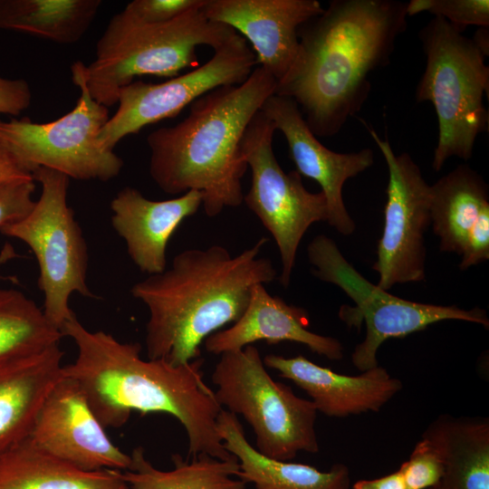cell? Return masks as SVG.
Returning <instances> with one entry per match:
<instances>
[{
  "instance_id": "obj_1",
  "label": "cell",
  "mask_w": 489,
  "mask_h": 489,
  "mask_svg": "<svg viewBox=\"0 0 489 489\" xmlns=\"http://www.w3.org/2000/svg\"><path fill=\"white\" fill-rule=\"evenodd\" d=\"M61 332L78 349L76 360L62 366V374L80 385L105 428L121 427L133 411L168 414L187 433V459L200 454L236 459L224 447L216 430L223 408L204 381V359L177 366L165 359L143 360L139 343L121 342L102 331H91L76 315Z\"/></svg>"
},
{
  "instance_id": "obj_2",
  "label": "cell",
  "mask_w": 489,
  "mask_h": 489,
  "mask_svg": "<svg viewBox=\"0 0 489 489\" xmlns=\"http://www.w3.org/2000/svg\"><path fill=\"white\" fill-rule=\"evenodd\" d=\"M407 17L401 1H331L299 27L297 58L275 94L296 102L316 137L337 134L367 101L369 74L390 62Z\"/></svg>"
},
{
  "instance_id": "obj_3",
  "label": "cell",
  "mask_w": 489,
  "mask_h": 489,
  "mask_svg": "<svg viewBox=\"0 0 489 489\" xmlns=\"http://www.w3.org/2000/svg\"><path fill=\"white\" fill-rule=\"evenodd\" d=\"M267 242L263 237L237 255L220 244L187 249L169 268L136 283L131 295L149 311L148 359L177 366L200 358L206 339L242 316L254 287L275 280L272 261L259 256Z\"/></svg>"
},
{
  "instance_id": "obj_4",
  "label": "cell",
  "mask_w": 489,
  "mask_h": 489,
  "mask_svg": "<svg viewBox=\"0 0 489 489\" xmlns=\"http://www.w3.org/2000/svg\"><path fill=\"white\" fill-rule=\"evenodd\" d=\"M276 86V80L259 66L243 83L218 87L197 99L180 122L152 131L147 143L149 174L157 186L170 195L201 192L210 217L239 206L248 169L242 139Z\"/></svg>"
},
{
  "instance_id": "obj_5",
  "label": "cell",
  "mask_w": 489,
  "mask_h": 489,
  "mask_svg": "<svg viewBox=\"0 0 489 489\" xmlns=\"http://www.w3.org/2000/svg\"><path fill=\"white\" fill-rule=\"evenodd\" d=\"M237 33L192 10L164 24L135 22L120 12L113 15L95 47V58L82 72L90 95L109 108L120 90L142 75L173 78L197 65V48L218 49Z\"/></svg>"
},
{
  "instance_id": "obj_6",
  "label": "cell",
  "mask_w": 489,
  "mask_h": 489,
  "mask_svg": "<svg viewBox=\"0 0 489 489\" xmlns=\"http://www.w3.org/2000/svg\"><path fill=\"white\" fill-rule=\"evenodd\" d=\"M464 30L435 16L419 32L427 58L417 101H430L438 120L432 167L438 172L451 157L472 158L476 138L488 128L483 98L489 92L488 54Z\"/></svg>"
},
{
  "instance_id": "obj_7",
  "label": "cell",
  "mask_w": 489,
  "mask_h": 489,
  "mask_svg": "<svg viewBox=\"0 0 489 489\" xmlns=\"http://www.w3.org/2000/svg\"><path fill=\"white\" fill-rule=\"evenodd\" d=\"M211 375L218 404L241 415L253 428L256 450L280 460L293 459L299 452L317 453V409L310 399L275 381L267 372L254 344L222 353Z\"/></svg>"
},
{
  "instance_id": "obj_8",
  "label": "cell",
  "mask_w": 489,
  "mask_h": 489,
  "mask_svg": "<svg viewBox=\"0 0 489 489\" xmlns=\"http://www.w3.org/2000/svg\"><path fill=\"white\" fill-rule=\"evenodd\" d=\"M33 176L42 187L39 198L27 215L2 225L0 233L24 243L34 254L43 314L61 331L75 315L71 296L77 292L95 297L87 283L88 246L67 202L70 178L45 168H37Z\"/></svg>"
},
{
  "instance_id": "obj_9",
  "label": "cell",
  "mask_w": 489,
  "mask_h": 489,
  "mask_svg": "<svg viewBox=\"0 0 489 489\" xmlns=\"http://www.w3.org/2000/svg\"><path fill=\"white\" fill-rule=\"evenodd\" d=\"M312 273L319 280L340 288L355 303L343 305L339 317L349 327L360 328L366 336L352 354L351 361L360 371L377 367V353L383 342L421 331L442 321L456 320L489 327L486 311L465 310L455 305L417 302L392 295L361 275L343 256L336 243L324 235H316L307 246Z\"/></svg>"
},
{
  "instance_id": "obj_10",
  "label": "cell",
  "mask_w": 489,
  "mask_h": 489,
  "mask_svg": "<svg viewBox=\"0 0 489 489\" xmlns=\"http://www.w3.org/2000/svg\"><path fill=\"white\" fill-rule=\"evenodd\" d=\"M82 62L71 67L72 82L81 91L72 110L44 123L25 117L0 120V142L33 174L45 168L72 179L106 182L120 173L124 163L99 142L101 129L110 118L109 108L90 95Z\"/></svg>"
},
{
  "instance_id": "obj_11",
  "label": "cell",
  "mask_w": 489,
  "mask_h": 489,
  "mask_svg": "<svg viewBox=\"0 0 489 489\" xmlns=\"http://www.w3.org/2000/svg\"><path fill=\"white\" fill-rule=\"evenodd\" d=\"M275 130L262 110L246 127L241 148L251 185L243 202L274 239L282 264L279 281L287 288L304 234L312 224L327 222L328 207L321 191H308L296 170L285 173L281 168L273 149Z\"/></svg>"
},
{
  "instance_id": "obj_12",
  "label": "cell",
  "mask_w": 489,
  "mask_h": 489,
  "mask_svg": "<svg viewBox=\"0 0 489 489\" xmlns=\"http://www.w3.org/2000/svg\"><path fill=\"white\" fill-rule=\"evenodd\" d=\"M255 54L247 41L236 34L214 51L203 65L160 82L134 81L118 93V109L99 134L101 146L114 151L125 137L149 124L177 116L186 106L210 91L239 85L254 71Z\"/></svg>"
},
{
  "instance_id": "obj_13",
  "label": "cell",
  "mask_w": 489,
  "mask_h": 489,
  "mask_svg": "<svg viewBox=\"0 0 489 489\" xmlns=\"http://www.w3.org/2000/svg\"><path fill=\"white\" fill-rule=\"evenodd\" d=\"M369 131L388 169L383 232L372 265L379 273L378 285L388 291L425 280L424 235L431 225V187L408 153L396 155L387 139Z\"/></svg>"
},
{
  "instance_id": "obj_14",
  "label": "cell",
  "mask_w": 489,
  "mask_h": 489,
  "mask_svg": "<svg viewBox=\"0 0 489 489\" xmlns=\"http://www.w3.org/2000/svg\"><path fill=\"white\" fill-rule=\"evenodd\" d=\"M30 439L49 454L85 471L129 470L131 456L115 446L80 385L62 376L44 399Z\"/></svg>"
},
{
  "instance_id": "obj_15",
  "label": "cell",
  "mask_w": 489,
  "mask_h": 489,
  "mask_svg": "<svg viewBox=\"0 0 489 489\" xmlns=\"http://www.w3.org/2000/svg\"><path fill=\"white\" fill-rule=\"evenodd\" d=\"M261 110L283 134L296 171L321 186L327 201V223L343 235H351L356 225L344 205L342 188L349 178L372 166L373 151L368 148L351 153L329 149L312 132L291 98L274 93L264 102Z\"/></svg>"
},
{
  "instance_id": "obj_16",
  "label": "cell",
  "mask_w": 489,
  "mask_h": 489,
  "mask_svg": "<svg viewBox=\"0 0 489 489\" xmlns=\"http://www.w3.org/2000/svg\"><path fill=\"white\" fill-rule=\"evenodd\" d=\"M202 11L248 40L256 63L278 83L297 58L299 27L323 8L317 0H206Z\"/></svg>"
},
{
  "instance_id": "obj_17",
  "label": "cell",
  "mask_w": 489,
  "mask_h": 489,
  "mask_svg": "<svg viewBox=\"0 0 489 489\" xmlns=\"http://www.w3.org/2000/svg\"><path fill=\"white\" fill-rule=\"evenodd\" d=\"M202 203L203 195L197 190L168 200H152L137 188L125 187L110 201L111 225L139 271L157 274L167 269L169 239Z\"/></svg>"
},
{
  "instance_id": "obj_18",
  "label": "cell",
  "mask_w": 489,
  "mask_h": 489,
  "mask_svg": "<svg viewBox=\"0 0 489 489\" xmlns=\"http://www.w3.org/2000/svg\"><path fill=\"white\" fill-rule=\"evenodd\" d=\"M263 360L265 367L303 389L317 411L328 417L378 412L402 388V382L379 365L349 376L317 365L302 355L285 358L269 354Z\"/></svg>"
},
{
  "instance_id": "obj_19",
  "label": "cell",
  "mask_w": 489,
  "mask_h": 489,
  "mask_svg": "<svg viewBox=\"0 0 489 489\" xmlns=\"http://www.w3.org/2000/svg\"><path fill=\"white\" fill-rule=\"evenodd\" d=\"M309 325L305 309L286 303L282 298L271 295L264 284H257L242 316L229 328L207 337L204 341L205 349L209 353L221 355L256 341L268 344L292 341L303 344L328 360H341L340 341L309 331Z\"/></svg>"
},
{
  "instance_id": "obj_20",
  "label": "cell",
  "mask_w": 489,
  "mask_h": 489,
  "mask_svg": "<svg viewBox=\"0 0 489 489\" xmlns=\"http://www.w3.org/2000/svg\"><path fill=\"white\" fill-rule=\"evenodd\" d=\"M59 343L0 357V455L27 437L44 399L62 378Z\"/></svg>"
},
{
  "instance_id": "obj_21",
  "label": "cell",
  "mask_w": 489,
  "mask_h": 489,
  "mask_svg": "<svg viewBox=\"0 0 489 489\" xmlns=\"http://www.w3.org/2000/svg\"><path fill=\"white\" fill-rule=\"evenodd\" d=\"M216 430L224 447L240 466L236 475L255 489H350L347 465L334 464L329 471L298 463L267 457L250 445L237 416L222 409L216 419Z\"/></svg>"
},
{
  "instance_id": "obj_22",
  "label": "cell",
  "mask_w": 489,
  "mask_h": 489,
  "mask_svg": "<svg viewBox=\"0 0 489 489\" xmlns=\"http://www.w3.org/2000/svg\"><path fill=\"white\" fill-rule=\"evenodd\" d=\"M431 187V225L442 252L462 255L472 235L489 226L488 187L470 167L461 165Z\"/></svg>"
},
{
  "instance_id": "obj_23",
  "label": "cell",
  "mask_w": 489,
  "mask_h": 489,
  "mask_svg": "<svg viewBox=\"0 0 489 489\" xmlns=\"http://www.w3.org/2000/svg\"><path fill=\"white\" fill-rule=\"evenodd\" d=\"M421 437L438 450L443 475L427 489H489V419L440 415Z\"/></svg>"
},
{
  "instance_id": "obj_24",
  "label": "cell",
  "mask_w": 489,
  "mask_h": 489,
  "mask_svg": "<svg viewBox=\"0 0 489 489\" xmlns=\"http://www.w3.org/2000/svg\"><path fill=\"white\" fill-rule=\"evenodd\" d=\"M120 472L82 470L43 450L29 436L0 455V489H129Z\"/></svg>"
},
{
  "instance_id": "obj_25",
  "label": "cell",
  "mask_w": 489,
  "mask_h": 489,
  "mask_svg": "<svg viewBox=\"0 0 489 489\" xmlns=\"http://www.w3.org/2000/svg\"><path fill=\"white\" fill-rule=\"evenodd\" d=\"M101 4V0H0V29L72 44L86 34Z\"/></svg>"
},
{
  "instance_id": "obj_26",
  "label": "cell",
  "mask_w": 489,
  "mask_h": 489,
  "mask_svg": "<svg viewBox=\"0 0 489 489\" xmlns=\"http://www.w3.org/2000/svg\"><path fill=\"white\" fill-rule=\"evenodd\" d=\"M131 465L121 471L129 489H245L246 484L235 478L240 466L237 460H221L200 454L189 462L178 454L171 459L174 468L163 471L156 468L145 456L144 448L135 447Z\"/></svg>"
},
{
  "instance_id": "obj_27",
  "label": "cell",
  "mask_w": 489,
  "mask_h": 489,
  "mask_svg": "<svg viewBox=\"0 0 489 489\" xmlns=\"http://www.w3.org/2000/svg\"><path fill=\"white\" fill-rule=\"evenodd\" d=\"M62 338L34 300L19 290L0 287V357L40 350Z\"/></svg>"
},
{
  "instance_id": "obj_28",
  "label": "cell",
  "mask_w": 489,
  "mask_h": 489,
  "mask_svg": "<svg viewBox=\"0 0 489 489\" xmlns=\"http://www.w3.org/2000/svg\"><path fill=\"white\" fill-rule=\"evenodd\" d=\"M429 12L465 30L468 25L489 26L488 0H411L407 3L408 16Z\"/></svg>"
},
{
  "instance_id": "obj_29",
  "label": "cell",
  "mask_w": 489,
  "mask_h": 489,
  "mask_svg": "<svg viewBox=\"0 0 489 489\" xmlns=\"http://www.w3.org/2000/svg\"><path fill=\"white\" fill-rule=\"evenodd\" d=\"M407 489H427L438 483L443 475L442 457L436 446L421 437L409 458L398 469Z\"/></svg>"
},
{
  "instance_id": "obj_30",
  "label": "cell",
  "mask_w": 489,
  "mask_h": 489,
  "mask_svg": "<svg viewBox=\"0 0 489 489\" xmlns=\"http://www.w3.org/2000/svg\"><path fill=\"white\" fill-rule=\"evenodd\" d=\"M206 0H133L121 11L131 20L148 24H164L192 10L201 9Z\"/></svg>"
},
{
  "instance_id": "obj_31",
  "label": "cell",
  "mask_w": 489,
  "mask_h": 489,
  "mask_svg": "<svg viewBox=\"0 0 489 489\" xmlns=\"http://www.w3.org/2000/svg\"><path fill=\"white\" fill-rule=\"evenodd\" d=\"M35 188L34 180L0 182V227L29 213L35 202Z\"/></svg>"
},
{
  "instance_id": "obj_32",
  "label": "cell",
  "mask_w": 489,
  "mask_h": 489,
  "mask_svg": "<svg viewBox=\"0 0 489 489\" xmlns=\"http://www.w3.org/2000/svg\"><path fill=\"white\" fill-rule=\"evenodd\" d=\"M32 101V91L24 79H7L0 75V114L19 116Z\"/></svg>"
},
{
  "instance_id": "obj_33",
  "label": "cell",
  "mask_w": 489,
  "mask_h": 489,
  "mask_svg": "<svg viewBox=\"0 0 489 489\" xmlns=\"http://www.w3.org/2000/svg\"><path fill=\"white\" fill-rule=\"evenodd\" d=\"M34 180L33 173L0 142V182Z\"/></svg>"
},
{
  "instance_id": "obj_34",
  "label": "cell",
  "mask_w": 489,
  "mask_h": 489,
  "mask_svg": "<svg viewBox=\"0 0 489 489\" xmlns=\"http://www.w3.org/2000/svg\"><path fill=\"white\" fill-rule=\"evenodd\" d=\"M352 489H407L401 472L398 469L389 475L369 480H359Z\"/></svg>"
},
{
  "instance_id": "obj_35",
  "label": "cell",
  "mask_w": 489,
  "mask_h": 489,
  "mask_svg": "<svg viewBox=\"0 0 489 489\" xmlns=\"http://www.w3.org/2000/svg\"><path fill=\"white\" fill-rule=\"evenodd\" d=\"M16 256L14 250L12 245L5 244L2 251L0 252V265L5 264L10 259Z\"/></svg>"
}]
</instances>
